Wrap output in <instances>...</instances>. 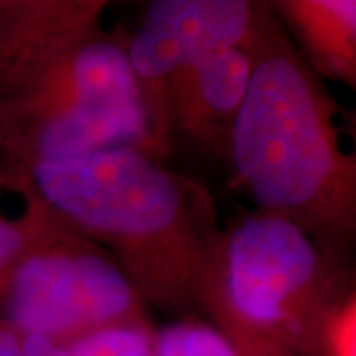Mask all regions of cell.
<instances>
[{
	"mask_svg": "<svg viewBox=\"0 0 356 356\" xmlns=\"http://www.w3.org/2000/svg\"><path fill=\"white\" fill-rule=\"evenodd\" d=\"M65 226L99 245L145 303L198 309L208 257L222 229L198 186L137 147L44 161L20 177Z\"/></svg>",
	"mask_w": 356,
	"mask_h": 356,
	"instance_id": "1",
	"label": "cell"
},
{
	"mask_svg": "<svg viewBox=\"0 0 356 356\" xmlns=\"http://www.w3.org/2000/svg\"><path fill=\"white\" fill-rule=\"evenodd\" d=\"M248 42L254 72L226 149L238 186L321 245L355 238L356 139L341 109L264 8Z\"/></svg>",
	"mask_w": 356,
	"mask_h": 356,
	"instance_id": "2",
	"label": "cell"
},
{
	"mask_svg": "<svg viewBox=\"0 0 356 356\" xmlns=\"http://www.w3.org/2000/svg\"><path fill=\"white\" fill-rule=\"evenodd\" d=\"M337 291L325 245L257 210L220 234L198 309L240 356H323L341 309Z\"/></svg>",
	"mask_w": 356,
	"mask_h": 356,
	"instance_id": "3",
	"label": "cell"
},
{
	"mask_svg": "<svg viewBox=\"0 0 356 356\" xmlns=\"http://www.w3.org/2000/svg\"><path fill=\"white\" fill-rule=\"evenodd\" d=\"M115 147L159 156L125 42L103 28L0 91V165L18 180L44 161Z\"/></svg>",
	"mask_w": 356,
	"mask_h": 356,
	"instance_id": "4",
	"label": "cell"
},
{
	"mask_svg": "<svg viewBox=\"0 0 356 356\" xmlns=\"http://www.w3.org/2000/svg\"><path fill=\"white\" fill-rule=\"evenodd\" d=\"M0 323L65 348L91 332L149 325V317L113 257L44 206L30 245L0 273Z\"/></svg>",
	"mask_w": 356,
	"mask_h": 356,
	"instance_id": "5",
	"label": "cell"
},
{
	"mask_svg": "<svg viewBox=\"0 0 356 356\" xmlns=\"http://www.w3.org/2000/svg\"><path fill=\"white\" fill-rule=\"evenodd\" d=\"M255 14L257 6L245 0H154L147 6L125 51L161 159L172 145L170 99L177 83L206 56L243 44Z\"/></svg>",
	"mask_w": 356,
	"mask_h": 356,
	"instance_id": "6",
	"label": "cell"
},
{
	"mask_svg": "<svg viewBox=\"0 0 356 356\" xmlns=\"http://www.w3.org/2000/svg\"><path fill=\"white\" fill-rule=\"evenodd\" d=\"M252 72L254 54L248 40L214 51L192 65L172 91V140L180 135L208 153H226Z\"/></svg>",
	"mask_w": 356,
	"mask_h": 356,
	"instance_id": "7",
	"label": "cell"
},
{
	"mask_svg": "<svg viewBox=\"0 0 356 356\" xmlns=\"http://www.w3.org/2000/svg\"><path fill=\"white\" fill-rule=\"evenodd\" d=\"M277 6L317 70L356 86V0H293Z\"/></svg>",
	"mask_w": 356,
	"mask_h": 356,
	"instance_id": "8",
	"label": "cell"
},
{
	"mask_svg": "<svg viewBox=\"0 0 356 356\" xmlns=\"http://www.w3.org/2000/svg\"><path fill=\"white\" fill-rule=\"evenodd\" d=\"M44 206L0 165V273L30 245Z\"/></svg>",
	"mask_w": 356,
	"mask_h": 356,
	"instance_id": "9",
	"label": "cell"
},
{
	"mask_svg": "<svg viewBox=\"0 0 356 356\" xmlns=\"http://www.w3.org/2000/svg\"><path fill=\"white\" fill-rule=\"evenodd\" d=\"M156 356H240L220 332L200 321H178L154 331Z\"/></svg>",
	"mask_w": 356,
	"mask_h": 356,
	"instance_id": "10",
	"label": "cell"
},
{
	"mask_svg": "<svg viewBox=\"0 0 356 356\" xmlns=\"http://www.w3.org/2000/svg\"><path fill=\"white\" fill-rule=\"evenodd\" d=\"M67 356H156L151 325H123L91 332L65 346Z\"/></svg>",
	"mask_w": 356,
	"mask_h": 356,
	"instance_id": "11",
	"label": "cell"
},
{
	"mask_svg": "<svg viewBox=\"0 0 356 356\" xmlns=\"http://www.w3.org/2000/svg\"><path fill=\"white\" fill-rule=\"evenodd\" d=\"M0 356H67L64 346L0 323Z\"/></svg>",
	"mask_w": 356,
	"mask_h": 356,
	"instance_id": "12",
	"label": "cell"
},
{
	"mask_svg": "<svg viewBox=\"0 0 356 356\" xmlns=\"http://www.w3.org/2000/svg\"><path fill=\"white\" fill-rule=\"evenodd\" d=\"M327 356H356V297L339 309L325 346Z\"/></svg>",
	"mask_w": 356,
	"mask_h": 356,
	"instance_id": "13",
	"label": "cell"
}]
</instances>
